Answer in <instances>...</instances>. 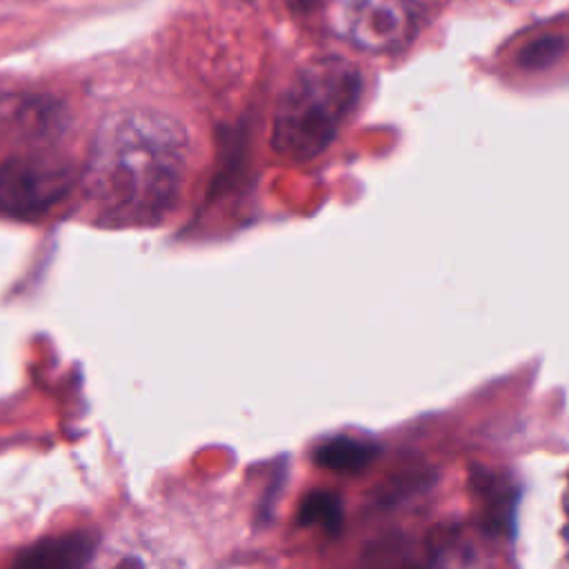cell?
<instances>
[{
	"label": "cell",
	"instance_id": "1",
	"mask_svg": "<svg viewBox=\"0 0 569 569\" xmlns=\"http://www.w3.org/2000/svg\"><path fill=\"white\" fill-rule=\"evenodd\" d=\"M189 138L180 122L151 109L109 116L82 173L84 198L109 224H151L176 204Z\"/></svg>",
	"mask_w": 569,
	"mask_h": 569
},
{
	"label": "cell",
	"instance_id": "2",
	"mask_svg": "<svg viewBox=\"0 0 569 569\" xmlns=\"http://www.w3.org/2000/svg\"><path fill=\"white\" fill-rule=\"evenodd\" d=\"M360 71L345 58H318L305 64L280 96L271 147L278 156L305 162L322 153L360 98Z\"/></svg>",
	"mask_w": 569,
	"mask_h": 569
},
{
	"label": "cell",
	"instance_id": "3",
	"mask_svg": "<svg viewBox=\"0 0 569 569\" xmlns=\"http://www.w3.org/2000/svg\"><path fill=\"white\" fill-rule=\"evenodd\" d=\"M338 29L362 51L393 53L416 38L418 9L413 0H340Z\"/></svg>",
	"mask_w": 569,
	"mask_h": 569
},
{
	"label": "cell",
	"instance_id": "4",
	"mask_svg": "<svg viewBox=\"0 0 569 569\" xmlns=\"http://www.w3.org/2000/svg\"><path fill=\"white\" fill-rule=\"evenodd\" d=\"M73 184L67 162L49 156L11 158L0 164V209L36 213L58 202Z\"/></svg>",
	"mask_w": 569,
	"mask_h": 569
},
{
	"label": "cell",
	"instance_id": "5",
	"mask_svg": "<svg viewBox=\"0 0 569 569\" xmlns=\"http://www.w3.org/2000/svg\"><path fill=\"white\" fill-rule=\"evenodd\" d=\"M69 124L62 102L51 96L0 89V142L44 144Z\"/></svg>",
	"mask_w": 569,
	"mask_h": 569
},
{
	"label": "cell",
	"instance_id": "6",
	"mask_svg": "<svg viewBox=\"0 0 569 569\" xmlns=\"http://www.w3.org/2000/svg\"><path fill=\"white\" fill-rule=\"evenodd\" d=\"M89 569H187L162 542L142 529H120L96 547Z\"/></svg>",
	"mask_w": 569,
	"mask_h": 569
},
{
	"label": "cell",
	"instance_id": "7",
	"mask_svg": "<svg viewBox=\"0 0 569 569\" xmlns=\"http://www.w3.org/2000/svg\"><path fill=\"white\" fill-rule=\"evenodd\" d=\"M96 547V538L87 531L51 536L22 549L11 569H89Z\"/></svg>",
	"mask_w": 569,
	"mask_h": 569
},
{
	"label": "cell",
	"instance_id": "8",
	"mask_svg": "<svg viewBox=\"0 0 569 569\" xmlns=\"http://www.w3.org/2000/svg\"><path fill=\"white\" fill-rule=\"evenodd\" d=\"M378 451H380L378 445L371 440L338 436V438L325 440L313 451V462L336 473H358L376 460Z\"/></svg>",
	"mask_w": 569,
	"mask_h": 569
},
{
	"label": "cell",
	"instance_id": "9",
	"mask_svg": "<svg viewBox=\"0 0 569 569\" xmlns=\"http://www.w3.org/2000/svg\"><path fill=\"white\" fill-rule=\"evenodd\" d=\"M298 518L302 525L338 531L342 525V502L331 491H309L300 502Z\"/></svg>",
	"mask_w": 569,
	"mask_h": 569
},
{
	"label": "cell",
	"instance_id": "10",
	"mask_svg": "<svg viewBox=\"0 0 569 569\" xmlns=\"http://www.w3.org/2000/svg\"><path fill=\"white\" fill-rule=\"evenodd\" d=\"M567 49V38L558 33H547L536 40H531L522 51L518 53V64L522 69L536 71V69H547L551 67Z\"/></svg>",
	"mask_w": 569,
	"mask_h": 569
}]
</instances>
